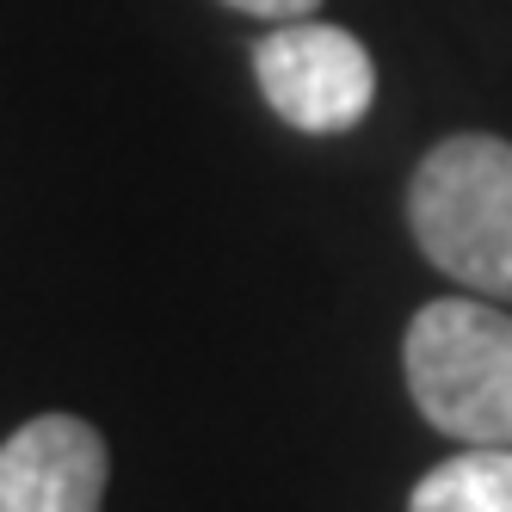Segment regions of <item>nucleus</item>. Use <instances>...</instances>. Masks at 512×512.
<instances>
[{
	"instance_id": "nucleus-6",
	"label": "nucleus",
	"mask_w": 512,
	"mask_h": 512,
	"mask_svg": "<svg viewBox=\"0 0 512 512\" xmlns=\"http://www.w3.org/2000/svg\"><path fill=\"white\" fill-rule=\"evenodd\" d=\"M223 7H235V13H247V19H272V25H284V19H309L321 0H223Z\"/></svg>"
},
{
	"instance_id": "nucleus-4",
	"label": "nucleus",
	"mask_w": 512,
	"mask_h": 512,
	"mask_svg": "<svg viewBox=\"0 0 512 512\" xmlns=\"http://www.w3.org/2000/svg\"><path fill=\"white\" fill-rule=\"evenodd\" d=\"M105 475L112 451L99 426L81 414H38L0 445V512H99Z\"/></svg>"
},
{
	"instance_id": "nucleus-1",
	"label": "nucleus",
	"mask_w": 512,
	"mask_h": 512,
	"mask_svg": "<svg viewBox=\"0 0 512 512\" xmlns=\"http://www.w3.org/2000/svg\"><path fill=\"white\" fill-rule=\"evenodd\" d=\"M408 229L445 278L512 303V142L488 130L432 142L408 179Z\"/></svg>"
},
{
	"instance_id": "nucleus-5",
	"label": "nucleus",
	"mask_w": 512,
	"mask_h": 512,
	"mask_svg": "<svg viewBox=\"0 0 512 512\" xmlns=\"http://www.w3.org/2000/svg\"><path fill=\"white\" fill-rule=\"evenodd\" d=\"M408 512H512V445H469L445 463H432Z\"/></svg>"
},
{
	"instance_id": "nucleus-3",
	"label": "nucleus",
	"mask_w": 512,
	"mask_h": 512,
	"mask_svg": "<svg viewBox=\"0 0 512 512\" xmlns=\"http://www.w3.org/2000/svg\"><path fill=\"white\" fill-rule=\"evenodd\" d=\"M253 81L266 105L303 136L358 130L377 105V62L346 25L327 19H284L253 38Z\"/></svg>"
},
{
	"instance_id": "nucleus-2",
	"label": "nucleus",
	"mask_w": 512,
	"mask_h": 512,
	"mask_svg": "<svg viewBox=\"0 0 512 512\" xmlns=\"http://www.w3.org/2000/svg\"><path fill=\"white\" fill-rule=\"evenodd\" d=\"M401 377L426 426L463 445H512V315L494 297H438L408 321Z\"/></svg>"
}]
</instances>
